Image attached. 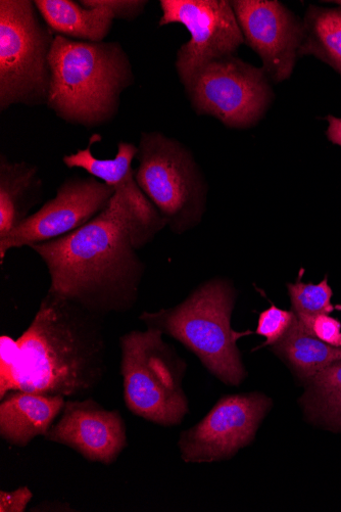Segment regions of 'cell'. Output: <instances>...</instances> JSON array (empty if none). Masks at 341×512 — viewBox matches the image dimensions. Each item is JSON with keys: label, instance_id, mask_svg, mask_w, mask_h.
Wrapping results in <instances>:
<instances>
[{"label": "cell", "instance_id": "obj_1", "mask_svg": "<svg viewBox=\"0 0 341 512\" xmlns=\"http://www.w3.org/2000/svg\"><path fill=\"white\" fill-rule=\"evenodd\" d=\"M157 235L116 193L108 208L84 226L30 249L50 273L48 292L105 317L136 305L145 273L137 251Z\"/></svg>", "mask_w": 341, "mask_h": 512}, {"label": "cell", "instance_id": "obj_2", "mask_svg": "<svg viewBox=\"0 0 341 512\" xmlns=\"http://www.w3.org/2000/svg\"><path fill=\"white\" fill-rule=\"evenodd\" d=\"M104 317L47 292L28 329L16 341L0 400L12 391L83 399L100 387L108 370Z\"/></svg>", "mask_w": 341, "mask_h": 512}, {"label": "cell", "instance_id": "obj_3", "mask_svg": "<svg viewBox=\"0 0 341 512\" xmlns=\"http://www.w3.org/2000/svg\"><path fill=\"white\" fill-rule=\"evenodd\" d=\"M46 106L60 119L85 128L111 122L122 93L134 83L130 59L118 42H85L56 35Z\"/></svg>", "mask_w": 341, "mask_h": 512}, {"label": "cell", "instance_id": "obj_4", "mask_svg": "<svg viewBox=\"0 0 341 512\" xmlns=\"http://www.w3.org/2000/svg\"><path fill=\"white\" fill-rule=\"evenodd\" d=\"M236 291L226 278H213L181 304L139 315L146 328L183 344L222 383L238 386L247 371L237 347L243 336L231 328Z\"/></svg>", "mask_w": 341, "mask_h": 512}, {"label": "cell", "instance_id": "obj_5", "mask_svg": "<svg viewBox=\"0 0 341 512\" xmlns=\"http://www.w3.org/2000/svg\"><path fill=\"white\" fill-rule=\"evenodd\" d=\"M120 374L127 408L143 420L172 427L189 411L182 381L185 361L157 330L132 331L120 338Z\"/></svg>", "mask_w": 341, "mask_h": 512}, {"label": "cell", "instance_id": "obj_6", "mask_svg": "<svg viewBox=\"0 0 341 512\" xmlns=\"http://www.w3.org/2000/svg\"><path fill=\"white\" fill-rule=\"evenodd\" d=\"M135 179L140 190L176 235L203 220L208 197L206 178L189 150L160 132L142 133Z\"/></svg>", "mask_w": 341, "mask_h": 512}, {"label": "cell", "instance_id": "obj_7", "mask_svg": "<svg viewBox=\"0 0 341 512\" xmlns=\"http://www.w3.org/2000/svg\"><path fill=\"white\" fill-rule=\"evenodd\" d=\"M30 0L0 2V111L46 105L55 35Z\"/></svg>", "mask_w": 341, "mask_h": 512}, {"label": "cell", "instance_id": "obj_8", "mask_svg": "<svg viewBox=\"0 0 341 512\" xmlns=\"http://www.w3.org/2000/svg\"><path fill=\"white\" fill-rule=\"evenodd\" d=\"M184 87L194 112L235 129L255 126L273 99L265 71L235 56L208 64Z\"/></svg>", "mask_w": 341, "mask_h": 512}, {"label": "cell", "instance_id": "obj_9", "mask_svg": "<svg viewBox=\"0 0 341 512\" xmlns=\"http://www.w3.org/2000/svg\"><path fill=\"white\" fill-rule=\"evenodd\" d=\"M160 6V26L181 24L191 36L177 52L176 70L183 85L208 64L234 56L246 43L226 0H162Z\"/></svg>", "mask_w": 341, "mask_h": 512}, {"label": "cell", "instance_id": "obj_10", "mask_svg": "<svg viewBox=\"0 0 341 512\" xmlns=\"http://www.w3.org/2000/svg\"><path fill=\"white\" fill-rule=\"evenodd\" d=\"M115 194L110 185L91 175L67 179L54 199L0 238V264L12 250L71 234L106 210Z\"/></svg>", "mask_w": 341, "mask_h": 512}, {"label": "cell", "instance_id": "obj_11", "mask_svg": "<svg viewBox=\"0 0 341 512\" xmlns=\"http://www.w3.org/2000/svg\"><path fill=\"white\" fill-rule=\"evenodd\" d=\"M271 407L263 394L221 398L203 420L180 436L178 447L187 463L218 462L248 446Z\"/></svg>", "mask_w": 341, "mask_h": 512}, {"label": "cell", "instance_id": "obj_12", "mask_svg": "<svg viewBox=\"0 0 341 512\" xmlns=\"http://www.w3.org/2000/svg\"><path fill=\"white\" fill-rule=\"evenodd\" d=\"M245 42L263 61L269 80L290 78L299 57L304 25L276 0L230 2Z\"/></svg>", "mask_w": 341, "mask_h": 512}, {"label": "cell", "instance_id": "obj_13", "mask_svg": "<svg viewBox=\"0 0 341 512\" xmlns=\"http://www.w3.org/2000/svg\"><path fill=\"white\" fill-rule=\"evenodd\" d=\"M44 438L105 465L115 463L128 445L122 414L91 398L66 400L59 422Z\"/></svg>", "mask_w": 341, "mask_h": 512}, {"label": "cell", "instance_id": "obj_14", "mask_svg": "<svg viewBox=\"0 0 341 512\" xmlns=\"http://www.w3.org/2000/svg\"><path fill=\"white\" fill-rule=\"evenodd\" d=\"M145 0H35L34 5L54 33L85 42H103L115 20L133 21L148 6Z\"/></svg>", "mask_w": 341, "mask_h": 512}, {"label": "cell", "instance_id": "obj_15", "mask_svg": "<svg viewBox=\"0 0 341 512\" xmlns=\"http://www.w3.org/2000/svg\"><path fill=\"white\" fill-rule=\"evenodd\" d=\"M138 148L126 142L118 144V152L114 159H97L93 156L90 146L79 150L76 154L63 158L64 164L72 169L79 168L89 175L107 183L117 194L125 197L134 207L142 221L159 232L166 227L158 210L140 190L132 167Z\"/></svg>", "mask_w": 341, "mask_h": 512}, {"label": "cell", "instance_id": "obj_16", "mask_svg": "<svg viewBox=\"0 0 341 512\" xmlns=\"http://www.w3.org/2000/svg\"><path fill=\"white\" fill-rule=\"evenodd\" d=\"M65 404L63 397L9 392L0 403V436L12 446L26 447L36 437L46 436Z\"/></svg>", "mask_w": 341, "mask_h": 512}, {"label": "cell", "instance_id": "obj_17", "mask_svg": "<svg viewBox=\"0 0 341 512\" xmlns=\"http://www.w3.org/2000/svg\"><path fill=\"white\" fill-rule=\"evenodd\" d=\"M41 195L42 180L37 166L0 157V238L30 216Z\"/></svg>", "mask_w": 341, "mask_h": 512}, {"label": "cell", "instance_id": "obj_18", "mask_svg": "<svg viewBox=\"0 0 341 512\" xmlns=\"http://www.w3.org/2000/svg\"><path fill=\"white\" fill-rule=\"evenodd\" d=\"M272 347L303 380L341 361V347L331 346L310 335L297 316L286 334Z\"/></svg>", "mask_w": 341, "mask_h": 512}, {"label": "cell", "instance_id": "obj_19", "mask_svg": "<svg viewBox=\"0 0 341 512\" xmlns=\"http://www.w3.org/2000/svg\"><path fill=\"white\" fill-rule=\"evenodd\" d=\"M299 57L314 56L341 76V9L310 6Z\"/></svg>", "mask_w": 341, "mask_h": 512}, {"label": "cell", "instance_id": "obj_20", "mask_svg": "<svg viewBox=\"0 0 341 512\" xmlns=\"http://www.w3.org/2000/svg\"><path fill=\"white\" fill-rule=\"evenodd\" d=\"M305 381L301 403L309 420L333 431L341 430V361Z\"/></svg>", "mask_w": 341, "mask_h": 512}, {"label": "cell", "instance_id": "obj_21", "mask_svg": "<svg viewBox=\"0 0 341 512\" xmlns=\"http://www.w3.org/2000/svg\"><path fill=\"white\" fill-rule=\"evenodd\" d=\"M288 292L294 313L303 325L318 315H329L335 309L331 304L332 290L327 277L318 285L290 284Z\"/></svg>", "mask_w": 341, "mask_h": 512}, {"label": "cell", "instance_id": "obj_22", "mask_svg": "<svg viewBox=\"0 0 341 512\" xmlns=\"http://www.w3.org/2000/svg\"><path fill=\"white\" fill-rule=\"evenodd\" d=\"M295 317L294 311L282 310L275 306L262 312L259 317L257 334L266 339L264 345L276 344L289 330Z\"/></svg>", "mask_w": 341, "mask_h": 512}, {"label": "cell", "instance_id": "obj_23", "mask_svg": "<svg viewBox=\"0 0 341 512\" xmlns=\"http://www.w3.org/2000/svg\"><path fill=\"white\" fill-rule=\"evenodd\" d=\"M303 327L306 332L320 341L334 347H341V324L337 319L329 315H318Z\"/></svg>", "mask_w": 341, "mask_h": 512}, {"label": "cell", "instance_id": "obj_24", "mask_svg": "<svg viewBox=\"0 0 341 512\" xmlns=\"http://www.w3.org/2000/svg\"><path fill=\"white\" fill-rule=\"evenodd\" d=\"M33 494L28 487H20L12 492H0V511L24 512Z\"/></svg>", "mask_w": 341, "mask_h": 512}, {"label": "cell", "instance_id": "obj_25", "mask_svg": "<svg viewBox=\"0 0 341 512\" xmlns=\"http://www.w3.org/2000/svg\"><path fill=\"white\" fill-rule=\"evenodd\" d=\"M327 121L329 126L326 131V135L329 141L332 144L341 147V118L328 116Z\"/></svg>", "mask_w": 341, "mask_h": 512}]
</instances>
